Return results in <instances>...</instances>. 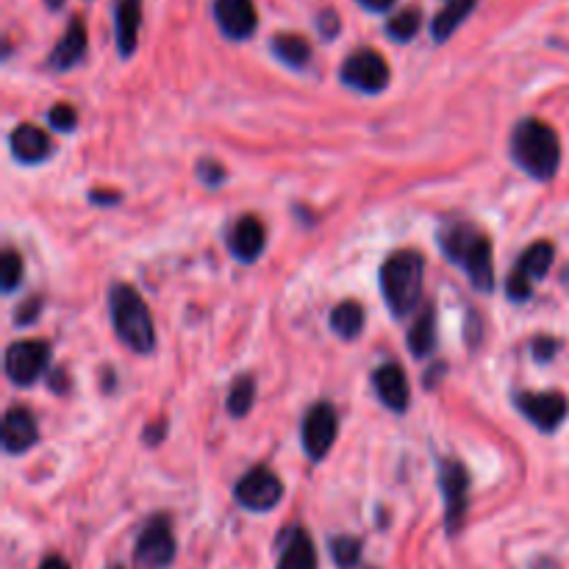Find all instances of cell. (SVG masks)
<instances>
[{"instance_id": "1", "label": "cell", "mask_w": 569, "mask_h": 569, "mask_svg": "<svg viewBox=\"0 0 569 569\" xmlns=\"http://www.w3.org/2000/svg\"><path fill=\"white\" fill-rule=\"evenodd\" d=\"M511 159L537 181H550L561 167L559 133L542 120H522L511 133Z\"/></svg>"}, {"instance_id": "2", "label": "cell", "mask_w": 569, "mask_h": 569, "mask_svg": "<svg viewBox=\"0 0 569 569\" xmlns=\"http://www.w3.org/2000/svg\"><path fill=\"white\" fill-rule=\"evenodd\" d=\"M109 315L111 326H114L117 339L126 345L128 350L139 356L153 353L156 348V326L150 317L148 303L142 295L128 283H117L109 289Z\"/></svg>"}, {"instance_id": "3", "label": "cell", "mask_w": 569, "mask_h": 569, "mask_svg": "<svg viewBox=\"0 0 569 569\" xmlns=\"http://www.w3.org/2000/svg\"><path fill=\"white\" fill-rule=\"evenodd\" d=\"M426 281V259L417 250H398L381 267V292L395 317L417 309Z\"/></svg>"}, {"instance_id": "4", "label": "cell", "mask_w": 569, "mask_h": 569, "mask_svg": "<svg viewBox=\"0 0 569 569\" xmlns=\"http://www.w3.org/2000/svg\"><path fill=\"white\" fill-rule=\"evenodd\" d=\"M442 253L470 276L472 287L481 289V292L492 289V242L476 226H470V222L450 226L442 233Z\"/></svg>"}, {"instance_id": "5", "label": "cell", "mask_w": 569, "mask_h": 569, "mask_svg": "<svg viewBox=\"0 0 569 569\" xmlns=\"http://www.w3.org/2000/svg\"><path fill=\"white\" fill-rule=\"evenodd\" d=\"M339 76H342V81L348 83L350 89H356V92L378 94L389 87L392 72H389L387 59H383L378 50L361 48V50H353V53L345 59L342 72H339Z\"/></svg>"}, {"instance_id": "6", "label": "cell", "mask_w": 569, "mask_h": 569, "mask_svg": "<svg viewBox=\"0 0 569 569\" xmlns=\"http://www.w3.org/2000/svg\"><path fill=\"white\" fill-rule=\"evenodd\" d=\"M176 537H172V526L164 515L153 517L148 526L139 531L137 548H133V559L142 569H167L176 559Z\"/></svg>"}, {"instance_id": "7", "label": "cell", "mask_w": 569, "mask_h": 569, "mask_svg": "<svg viewBox=\"0 0 569 569\" xmlns=\"http://www.w3.org/2000/svg\"><path fill=\"white\" fill-rule=\"evenodd\" d=\"M237 503L248 511H272L283 498V483L270 467H253L237 481Z\"/></svg>"}, {"instance_id": "8", "label": "cell", "mask_w": 569, "mask_h": 569, "mask_svg": "<svg viewBox=\"0 0 569 569\" xmlns=\"http://www.w3.org/2000/svg\"><path fill=\"white\" fill-rule=\"evenodd\" d=\"M50 361V345L42 339H22V342L9 345L6 350V376L17 387H28L37 381Z\"/></svg>"}, {"instance_id": "9", "label": "cell", "mask_w": 569, "mask_h": 569, "mask_svg": "<svg viewBox=\"0 0 569 569\" xmlns=\"http://www.w3.org/2000/svg\"><path fill=\"white\" fill-rule=\"evenodd\" d=\"M303 448L311 461H322L333 448L339 433V417L331 403H315L303 420Z\"/></svg>"}, {"instance_id": "10", "label": "cell", "mask_w": 569, "mask_h": 569, "mask_svg": "<svg viewBox=\"0 0 569 569\" xmlns=\"http://www.w3.org/2000/svg\"><path fill=\"white\" fill-rule=\"evenodd\" d=\"M442 495H445V522L448 531L456 533L467 517V503H470V476L459 461H445L442 472Z\"/></svg>"}, {"instance_id": "11", "label": "cell", "mask_w": 569, "mask_h": 569, "mask_svg": "<svg viewBox=\"0 0 569 569\" xmlns=\"http://www.w3.org/2000/svg\"><path fill=\"white\" fill-rule=\"evenodd\" d=\"M517 409L528 417L539 431L553 433L567 420L569 403L561 392H526L517 398Z\"/></svg>"}, {"instance_id": "12", "label": "cell", "mask_w": 569, "mask_h": 569, "mask_svg": "<svg viewBox=\"0 0 569 569\" xmlns=\"http://www.w3.org/2000/svg\"><path fill=\"white\" fill-rule=\"evenodd\" d=\"M214 20L222 37L233 39V42L250 39L259 26L253 0H214Z\"/></svg>"}, {"instance_id": "13", "label": "cell", "mask_w": 569, "mask_h": 569, "mask_svg": "<svg viewBox=\"0 0 569 569\" xmlns=\"http://www.w3.org/2000/svg\"><path fill=\"white\" fill-rule=\"evenodd\" d=\"M372 387L387 409L406 411L411 400V383L398 365H383L372 372Z\"/></svg>"}, {"instance_id": "14", "label": "cell", "mask_w": 569, "mask_h": 569, "mask_svg": "<svg viewBox=\"0 0 569 569\" xmlns=\"http://www.w3.org/2000/svg\"><path fill=\"white\" fill-rule=\"evenodd\" d=\"M39 428L37 420L28 409L17 406V409H9L3 417V450L6 453H26L37 445Z\"/></svg>"}, {"instance_id": "15", "label": "cell", "mask_w": 569, "mask_h": 569, "mask_svg": "<svg viewBox=\"0 0 569 569\" xmlns=\"http://www.w3.org/2000/svg\"><path fill=\"white\" fill-rule=\"evenodd\" d=\"M142 28V0H114V39L120 56H131L139 44Z\"/></svg>"}, {"instance_id": "16", "label": "cell", "mask_w": 569, "mask_h": 569, "mask_svg": "<svg viewBox=\"0 0 569 569\" xmlns=\"http://www.w3.org/2000/svg\"><path fill=\"white\" fill-rule=\"evenodd\" d=\"M83 56H87V28H83L81 17H72L67 31L61 33V39L56 42L48 64L53 67V70H72L76 64H81Z\"/></svg>"}, {"instance_id": "17", "label": "cell", "mask_w": 569, "mask_h": 569, "mask_svg": "<svg viewBox=\"0 0 569 569\" xmlns=\"http://www.w3.org/2000/svg\"><path fill=\"white\" fill-rule=\"evenodd\" d=\"M228 248L242 264L256 261L264 253V226L256 217H242L228 233Z\"/></svg>"}, {"instance_id": "18", "label": "cell", "mask_w": 569, "mask_h": 569, "mask_svg": "<svg viewBox=\"0 0 569 569\" xmlns=\"http://www.w3.org/2000/svg\"><path fill=\"white\" fill-rule=\"evenodd\" d=\"M9 148L22 164H39L50 156V137L37 126H17L9 137Z\"/></svg>"}, {"instance_id": "19", "label": "cell", "mask_w": 569, "mask_h": 569, "mask_svg": "<svg viewBox=\"0 0 569 569\" xmlns=\"http://www.w3.org/2000/svg\"><path fill=\"white\" fill-rule=\"evenodd\" d=\"M276 569H317V548L303 528H292L287 533Z\"/></svg>"}, {"instance_id": "20", "label": "cell", "mask_w": 569, "mask_h": 569, "mask_svg": "<svg viewBox=\"0 0 569 569\" xmlns=\"http://www.w3.org/2000/svg\"><path fill=\"white\" fill-rule=\"evenodd\" d=\"M476 3L478 0H450V3L445 6L437 17H433V22H431L433 39H437V42H445V39L453 37L456 28H459L461 22L472 14Z\"/></svg>"}, {"instance_id": "21", "label": "cell", "mask_w": 569, "mask_h": 569, "mask_svg": "<svg viewBox=\"0 0 569 569\" xmlns=\"http://www.w3.org/2000/svg\"><path fill=\"white\" fill-rule=\"evenodd\" d=\"M409 348L417 359L431 356L433 348H437V311H433V306H426L415 326H411Z\"/></svg>"}, {"instance_id": "22", "label": "cell", "mask_w": 569, "mask_h": 569, "mask_svg": "<svg viewBox=\"0 0 569 569\" xmlns=\"http://www.w3.org/2000/svg\"><path fill=\"white\" fill-rule=\"evenodd\" d=\"M270 48L283 64L295 67V70H303L311 59V44L298 33H278V37H272Z\"/></svg>"}, {"instance_id": "23", "label": "cell", "mask_w": 569, "mask_h": 569, "mask_svg": "<svg viewBox=\"0 0 569 569\" xmlns=\"http://www.w3.org/2000/svg\"><path fill=\"white\" fill-rule=\"evenodd\" d=\"M553 256H556V248L550 242H533L531 248L522 253L520 259V267H517V272L520 276H526L528 281H539V278H545L550 272V264H553Z\"/></svg>"}, {"instance_id": "24", "label": "cell", "mask_w": 569, "mask_h": 569, "mask_svg": "<svg viewBox=\"0 0 569 569\" xmlns=\"http://www.w3.org/2000/svg\"><path fill=\"white\" fill-rule=\"evenodd\" d=\"M331 331L342 339H356L365 331V309L356 300H345L331 311Z\"/></svg>"}, {"instance_id": "25", "label": "cell", "mask_w": 569, "mask_h": 569, "mask_svg": "<svg viewBox=\"0 0 569 569\" xmlns=\"http://www.w3.org/2000/svg\"><path fill=\"white\" fill-rule=\"evenodd\" d=\"M256 400V383L250 376H239L237 381L231 383V392H228V411L233 417H244L250 409H253Z\"/></svg>"}, {"instance_id": "26", "label": "cell", "mask_w": 569, "mask_h": 569, "mask_svg": "<svg viewBox=\"0 0 569 569\" xmlns=\"http://www.w3.org/2000/svg\"><path fill=\"white\" fill-rule=\"evenodd\" d=\"M420 11L417 9H403L400 14H395L392 20L387 22V33L395 39V42H411L420 31Z\"/></svg>"}, {"instance_id": "27", "label": "cell", "mask_w": 569, "mask_h": 569, "mask_svg": "<svg viewBox=\"0 0 569 569\" xmlns=\"http://www.w3.org/2000/svg\"><path fill=\"white\" fill-rule=\"evenodd\" d=\"M331 556L342 569H353L361 559V542L353 537L331 539Z\"/></svg>"}, {"instance_id": "28", "label": "cell", "mask_w": 569, "mask_h": 569, "mask_svg": "<svg viewBox=\"0 0 569 569\" xmlns=\"http://www.w3.org/2000/svg\"><path fill=\"white\" fill-rule=\"evenodd\" d=\"M0 281H3L6 292H14L17 283L22 281V259L17 256V250H3V259H0Z\"/></svg>"}, {"instance_id": "29", "label": "cell", "mask_w": 569, "mask_h": 569, "mask_svg": "<svg viewBox=\"0 0 569 569\" xmlns=\"http://www.w3.org/2000/svg\"><path fill=\"white\" fill-rule=\"evenodd\" d=\"M48 126L53 128V131H61V133L76 131V126H78L76 109H72V106H67V103H56L53 109L48 111Z\"/></svg>"}, {"instance_id": "30", "label": "cell", "mask_w": 569, "mask_h": 569, "mask_svg": "<svg viewBox=\"0 0 569 569\" xmlns=\"http://www.w3.org/2000/svg\"><path fill=\"white\" fill-rule=\"evenodd\" d=\"M317 28H320V33L326 39H333L339 33V14L333 9H326L320 11V17H317Z\"/></svg>"}, {"instance_id": "31", "label": "cell", "mask_w": 569, "mask_h": 569, "mask_svg": "<svg viewBox=\"0 0 569 569\" xmlns=\"http://www.w3.org/2000/svg\"><path fill=\"white\" fill-rule=\"evenodd\" d=\"M198 176L203 178L206 183H220L226 181V170H222L217 161H200L198 164Z\"/></svg>"}, {"instance_id": "32", "label": "cell", "mask_w": 569, "mask_h": 569, "mask_svg": "<svg viewBox=\"0 0 569 569\" xmlns=\"http://www.w3.org/2000/svg\"><path fill=\"white\" fill-rule=\"evenodd\" d=\"M556 350H559V342H556V339L539 337L537 342H533V359H537V361H550L556 356Z\"/></svg>"}, {"instance_id": "33", "label": "cell", "mask_w": 569, "mask_h": 569, "mask_svg": "<svg viewBox=\"0 0 569 569\" xmlns=\"http://www.w3.org/2000/svg\"><path fill=\"white\" fill-rule=\"evenodd\" d=\"M164 422H159V426H150L148 431H144V439H148V445H159L161 437H164Z\"/></svg>"}, {"instance_id": "34", "label": "cell", "mask_w": 569, "mask_h": 569, "mask_svg": "<svg viewBox=\"0 0 569 569\" xmlns=\"http://www.w3.org/2000/svg\"><path fill=\"white\" fill-rule=\"evenodd\" d=\"M359 3L370 11H387V9H392L395 0H359Z\"/></svg>"}, {"instance_id": "35", "label": "cell", "mask_w": 569, "mask_h": 569, "mask_svg": "<svg viewBox=\"0 0 569 569\" xmlns=\"http://www.w3.org/2000/svg\"><path fill=\"white\" fill-rule=\"evenodd\" d=\"M39 569H70V565H67L64 559H59V556H48V559L39 565Z\"/></svg>"}, {"instance_id": "36", "label": "cell", "mask_w": 569, "mask_h": 569, "mask_svg": "<svg viewBox=\"0 0 569 569\" xmlns=\"http://www.w3.org/2000/svg\"><path fill=\"white\" fill-rule=\"evenodd\" d=\"M89 198L98 200V203H114L117 194H100V192H92V194H89Z\"/></svg>"}, {"instance_id": "37", "label": "cell", "mask_w": 569, "mask_h": 569, "mask_svg": "<svg viewBox=\"0 0 569 569\" xmlns=\"http://www.w3.org/2000/svg\"><path fill=\"white\" fill-rule=\"evenodd\" d=\"M44 3H48V9H61V6H64V0H44Z\"/></svg>"}, {"instance_id": "38", "label": "cell", "mask_w": 569, "mask_h": 569, "mask_svg": "<svg viewBox=\"0 0 569 569\" xmlns=\"http://www.w3.org/2000/svg\"><path fill=\"white\" fill-rule=\"evenodd\" d=\"M109 569H122V567H120V565H114V567H109Z\"/></svg>"}]
</instances>
